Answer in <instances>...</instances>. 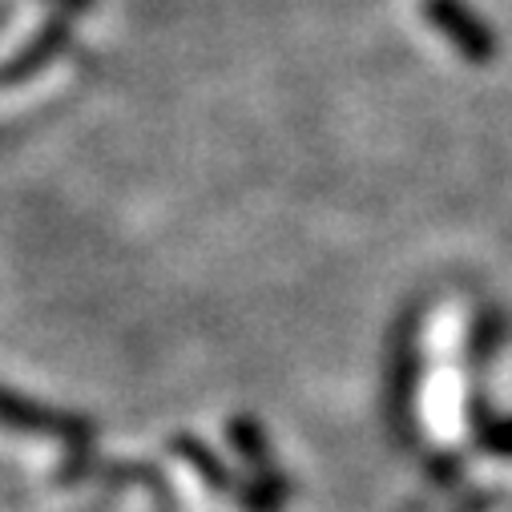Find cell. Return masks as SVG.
<instances>
[{
  "label": "cell",
  "instance_id": "cell-1",
  "mask_svg": "<svg viewBox=\"0 0 512 512\" xmlns=\"http://www.w3.org/2000/svg\"><path fill=\"white\" fill-rule=\"evenodd\" d=\"M424 17L472 65H488L496 57V49H500L492 25L468 5V0H424Z\"/></svg>",
  "mask_w": 512,
  "mask_h": 512
},
{
  "label": "cell",
  "instance_id": "cell-2",
  "mask_svg": "<svg viewBox=\"0 0 512 512\" xmlns=\"http://www.w3.org/2000/svg\"><path fill=\"white\" fill-rule=\"evenodd\" d=\"M65 41H69V13H65V17H57V21H53V25H49V29H45V33H41V37H37L29 49H25V53H21L13 65L0 69V85L21 81V77L37 73L41 65H49V61H53V53H57Z\"/></svg>",
  "mask_w": 512,
  "mask_h": 512
},
{
  "label": "cell",
  "instance_id": "cell-3",
  "mask_svg": "<svg viewBox=\"0 0 512 512\" xmlns=\"http://www.w3.org/2000/svg\"><path fill=\"white\" fill-rule=\"evenodd\" d=\"M61 5H65V13H81V9L93 5V0H61Z\"/></svg>",
  "mask_w": 512,
  "mask_h": 512
}]
</instances>
